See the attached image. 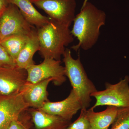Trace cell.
Masks as SVG:
<instances>
[{
  "mask_svg": "<svg viewBox=\"0 0 129 129\" xmlns=\"http://www.w3.org/2000/svg\"><path fill=\"white\" fill-rule=\"evenodd\" d=\"M29 108L20 92L8 95L0 94V129H7Z\"/></svg>",
  "mask_w": 129,
  "mask_h": 129,
  "instance_id": "cell-8",
  "label": "cell"
},
{
  "mask_svg": "<svg viewBox=\"0 0 129 129\" xmlns=\"http://www.w3.org/2000/svg\"><path fill=\"white\" fill-rule=\"evenodd\" d=\"M91 97L96 99L95 103L92 107L94 109L105 106L129 107V76L126 75L116 84L106 83L105 89L97 90L91 94Z\"/></svg>",
  "mask_w": 129,
  "mask_h": 129,
  "instance_id": "cell-4",
  "label": "cell"
},
{
  "mask_svg": "<svg viewBox=\"0 0 129 129\" xmlns=\"http://www.w3.org/2000/svg\"><path fill=\"white\" fill-rule=\"evenodd\" d=\"M27 76L26 70L17 66L0 67V94L8 95L20 92Z\"/></svg>",
  "mask_w": 129,
  "mask_h": 129,
  "instance_id": "cell-10",
  "label": "cell"
},
{
  "mask_svg": "<svg viewBox=\"0 0 129 129\" xmlns=\"http://www.w3.org/2000/svg\"><path fill=\"white\" fill-rule=\"evenodd\" d=\"M40 48L37 29L35 28L29 34L26 44L15 61L16 66L20 68L27 70L34 64L33 57L36 52L39 51Z\"/></svg>",
  "mask_w": 129,
  "mask_h": 129,
  "instance_id": "cell-13",
  "label": "cell"
},
{
  "mask_svg": "<svg viewBox=\"0 0 129 129\" xmlns=\"http://www.w3.org/2000/svg\"><path fill=\"white\" fill-rule=\"evenodd\" d=\"M118 108L108 106L104 111L95 112L91 107L86 111L91 129H109L115 120Z\"/></svg>",
  "mask_w": 129,
  "mask_h": 129,
  "instance_id": "cell-14",
  "label": "cell"
},
{
  "mask_svg": "<svg viewBox=\"0 0 129 129\" xmlns=\"http://www.w3.org/2000/svg\"><path fill=\"white\" fill-rule=\"evenodd\" d=\"M42 9L49 18L58 23L70 27L75 17V0H31Z\"/></svg>",
  "mask_w": 129,
  "mask_h": 129,
  "instance_id": "cell-6",
  "label": "cell"
},
{
  "mask_svg": "<svg viewBox=\"0 0 129 129\" xmlns=\"http://www.w3.org/2000/svg\"><path fill=\"white\" fill-rule=\"evenodd\" d=\"M106 13L90 2L83 3L79 13L75 16L71 33L78 43L71 48L77 51L80 48L91 49L99 39L100 29L106 22Z\"/></svg>",
  "mask_w": 129,
  "mask_h": 129,
  "instance_id": "cell-1",
  "label": "cell"
},
{
  "mask_svg": "<svg viewBox=\"0 0 129 129\" xmlns=\"http://www.w3.org/2000/svg\"><path fill=\"white\" fill-rule=\"evenodd\" d=\"M28 109L36 129H66L70 121L37 109Z\"/></svg>",
  "mask_w": 129,
  "mask_h": 129,
  "instance_id": "cell-12",
  "label": "cell"
},
{
  "mask_svg": "<svg viewBox=\"0 0 129 129\" xmlns=\"http://www.w3.org/2000/svg\"><path fill=\"white\" fill-rule=\"evenodd\" d=\"M16 66L15 61L0 44V67H14Z\"/></svg>",
  "mask_w": 129,
  "mask_h": 129,
  "instance_id": "cell-20",
  "label": "cell"
},
{
  "mask_svg": "<svg viewBox=\"0 0 129 129\" xmlns=\"http://www.w3.org/2000/svg\"><path fill=\"white\" fill-rule=\"evenodd\" d=\"M87 2H88V0H85L84 2L83 3H85Z\"/></svg>",
  "mask_w": 129,
  "mask_h": 129,
  "instance_id": "cell-22",
  "label": "cell"
},
{
  "mask_svg": "<svg viewBox=\"0 0 129 129\" xmlns=\"http://www.w3.org/2000/svg\"><path fill=\"white\" fill-rule=\"evenodd\" d=\"M29 1H31V0H29Z\"/></svg>",
  "mask_w": 129,
  "mask_h": 129,
  "instance_id": "cell-23",
  "label": "cell"
},
{
  "mask_svg": "<svg viewBox=\"0 0 129 129\" xmlns=\"http://www.w3.org/2000/svg\"><path fill=\"white\" fill-rule=\"evenodd\" d=\"M81 109L79 99L72 89L68 96L64 100L57 102L48 101L45 103L39 109L70 121L74 115Z\"/></svg>",
  "mask_w": 129,
  "mask_h": 129,
  "instance_id": "cell-9",
  "label": "cell"
},
{
  "mask_svg": "<svg viewBox=\"0 0 129 129\" xmlns=\"http://www.w3.org/2000/svg\"><path fill=\"white\" fill-rule=\"evenodd\" d=\"M29 34H19L12 35L6 37L0 42V44L5 48L15 61L26 44Z\"/></svg>",
  "mask_w": 129,
  "mask_h": 129,
  "instance_id": "cell-16",
  "label": "cell"
},
{
  "mask_svg": "<svg viewBox=\"0 0 129 129\" xmlns=\"http://www.w3.org/2000/svg\"><path fill=\"white\" fill-rule=\"evenodd\" d=\"M110 129H129V107L118 108Z\"/></svg>",
  "mask_w": 129,
  "mask_h": 129,
  "instance_id": "cell-17",
  "label": "cell"
},
{
  "mask_svg": "<svg viewBox=\"0 0 129 129\" xmlns=\"http://www.w3.org/2000/svg\"><path fill=\"white\" fill-rule=\"evenodd\" d=\"M9 4L8 0H0V17L2 16Z\"/></svg>",
  "mask_w": 129,
  "mask_h": 129,
  "instance_id": "cell-21",
  "label": "cell"
},
{
  "mask_svg": "<svg viewBox=\"0 0 129 129\" xmlns=\"http://www.w3.org/2000/svg\"><path fill=\"white\" fill-rule=\"evenodd\" d=\"M87 109H81L79 117L70 123L66 129H91L90 124L87 115Z\"/></svg>",
  "mask_w": 129,
  "mask_h": 129,
  "instance_id": "cell-18",
  "label": "cell"
},
{
  "mask_svg": "<svg viewBox=\"0 0 129 129\" xmlns=\"http://www.w3.org/2000/svg\"><path fill=\"white\" fill-rule=\"evenodd\" d=\"M9 3L16 5L20 10L25 19L37 28H41L48 23L49 17L42 15L36 9L29 0H8Z\"/></svg>",
  "mask_w": 129,
  "mask_h": 129,
  "instance_id": "cell-15",
  "label": "cell"
},
{
  "mask_svg": "<svg viewBox=\"0 0 129 129\" xmlns=\"http://www.w3.org/2000/svg\"><path fill=\"white\" fill-rule=\"evenodd\" d=\"M35 28L25 19L17 6L9 3L0 17V42L12 35L29 34Z\"/></svg>",
  "mask_w": 129,
  "mask_h": 129,
  "instance_id": "cell-7",
  "label": "cell"
},
{
  "mask_svg": "<svg viewBox=\"0 0 129 129\" xmlns=\"http://www.w3.org/2000/svg\"><path fill=\"white\" fill-rule=\"evenodd\" d=\"M62 56L65 76L69 79L72 89L78 96L82 109H87L90 105L91 94L98 90L88 78L79 53L78 58L74 59L70 49L66 48Z\"/></svg>",
  "mask_w": 129,
  "mask_h": 129,
  "instance_id": "cell-3",
  "label": "cell"
},
{
  "mask_svg": "<svg viewBox=\"0 0 129 129\" xmlns=\"http://www.w3.org/2000/svg\"><path fill=\"white\" fill-rule=\"evenodd\" d=\"M44 59L40 64H33L27 69L26 81L35 83L52 78L55 85H61L66 81L67 78L64 67L61 65V60L51 58Z\"/></svg>",
  "mask_w": 129,
  "mask_h": 129,
  "instance_id": "cell-5",
  "label": "cell"
},
{
  "mask_svg": "<svg viewBox=\"0 0 129 129\" xmlns=\"http://www.w3.org/2000/svg\"><path fill=\"white\" fill-rule=\"evenodd\" d=\"M53 79H48L32 83L26 81L20 90L24 100L29 108L39 109L49 101L47 88Z\"/></svg>",
  "mask_w": 129,
  "mask_h": 129,
  "instance_id": "cell-11",
  "label": "cell"
},
{
  "mask_svg": "<svg viewBox=\"0 0 129 129\" xmlns=\"http://www.w3.org/2000/svg\"><path fill=\"white\" fill-rule=\"evenodd\" d=\"M37 29L39 41V53L44 58L61 60L66 48L73 42L69 27L50 19L43 27Z\"/></svg>",
  "mask_w": 129,
  "mask_h": 129,
  "instance_id": "cell-2",
  "label": "cell"
},
{
  "mask_svg": "<svg viewBox=\"0 0 129 129\" xmlns=\"http://www.w3.org/2000/svg\"><path fill=\"white\" fill-rule=\"evenodd\" d=\"M28 109L24 111L18 119L13 121L7 129H29L26 119L29 115Z\"/></svg>",
  "mask_w": 129,
  "mask_h": 129,
  "instance_id": "cell-19",
  "label": "cell"
}]
</instances>
